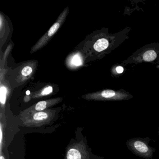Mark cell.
Masks as SVG:
<instances>
[{
  "instance_id": "cell-6",
  "label": "cell",
  "mask_w": 159,
  "mask_h": 159,
  "mask_svg": "<svg viewBox=\"0 0 159 159\" xmlns=\"http://www.w3.org/2000/svg\"><path fill=\"white\" fill-rule=\"evenodd\" d=\"M62 100V98H57L39 101L22 111L20 113L21 119H23L34 112L46 110L48 108L58 104Z\"/></svg>"
},
{
  "instance_id": "cell-13",
  "label": "cell",
  "mask_w": 159,
  "mask_h": 159,
  "mask_svg": "<svg viewBox=\"0 0 159 159\" xmlns=\"http://www.w3.org/2000/svg\"><path fill=\"white\" fill-rule=\"evenodd\" d=\"M2 124H1V126H0V144H1V146H0V148H1V154L2 153Z\"/></svg>"
},
{
  "instance_id": "cell-16",
  "label": "cell",
  "mask_w": 159,
  "mask_h": 159,
  "mask_svg": "<svg viewBox=\"0 0 159 159\" xmlns=\"http://www.w3.org/2000/svg\"><path fill=\"white\" fill-rule=\"evenodd\" d=\"M158 133H159V131H158Z\"/></svg>"
},
{
  "instance_id": "cell-3",
  "label": "cell",
  "mask_w": 159,
  "mask_h": 159,
  "mask_svg": "<svg viewBox=\"0 0 159 159\" xmlns=\"http://www.w3.org/2000/svg\"><path fill=\"white\" fill-rule=\"evenodd\" d=\"M128 149L135 155L145 159H152L155 149L151 147L147 140L141 138H134L127 140Z\"/></svg>"
},
{
  "instance_id": "cell-12",
  "label": "cell",
  "mask_w": 159,
  "mask_h": 159,
  "mask_svg": "<svg viewBox=\"0 0 159 159\" xmlns=\"http://www.w3.org/2000/svg\"><path fill=\"white\" fill-rule=\"evenodd\" d=\"M71 63L73 66H79L82 65V60L81 57L79 54H76L73 56L71 58Z\"/></svg>"
},
{
  "instance_id": "cell-9",
  "label": "cell",
  "mask_w": 159,
  "mask_h": 159,
  "mask_svg": "<svg viewBox=\"0 0 159 159\" xmlns=\"http://www.w3.org/2000/svg\"><path fill=\"white\" fill-rule=\"evenodd\" d=\"M53 87L52 86H47L38 92L33 93L31 96V98H39L51 94L53 92Z\"/></svg>"
},
{
  "instance_id": "cell-7",
  "label": "cell",
  "mask_w": 159,
  "mask_h": 159,
  "mask_svg": "<svg viewBox=\"0 0 159 159\" xmlns=\"http://www.w3.org/2000/svg\"><path fill=\"white\" fill-rule=\"evenodd\" d=\"M66 155L67 159H86L88 156L85 147L81 143L71 146Z\"/></svg>"
},
{
  "instance_id": "cell-11",
  "label": "cell",
  "mask_w": 159,
  "mask_h": 159,
  "mask_svg": "<svg viewBox=\"0 0 159 159\" xmlns=\"http://www.w3.org/2000/svg\"><path fill=\"white\" fill-rule=\"evenodd\" d=\"M7 89L5 86L1 84L0 88V101L2 107H4L6 103L7 98Z\"/></svg>"
},
{
  "instance_id": "cell-4",
  "label": "cell",
  "mask_w": 159,
  "mask_h": 159,
  "mask_svg": "<svg viewBox=\"0 0 159 159\" xmlns=\"http://www.w3.org/2000/svg\"><path fill=\"white\" fill-rule=\"evenodd\" d=\"M55 111L47 109L43 111L34 112L21 119L23 125L26 127H39L50 123L53 119Z\"/></svg>"
},
{
  "instance_id": "cell-15",
  "label": "cell",
  "mask_w": 159,
  "mask_h": 159,
  "mask_svg": "<svg viewBox=\"0 0 159 159\" xmlns=\"http://www.w3.org/2000/svg\"><path fill=\"white\" fill-rule=\"evenodd\" d=\"M0 159H5L4 156L2 155V153L1 154V156H0Z\"/></svg>"
},
{
  "instance_id": "cell-8",
  "label": "cell",
  "mask_w": 159,
  "mask_h": 159,
  "mask_svg": "<svg viewBox=\"0 0 159 159\" xmlns=\"http://www.w3.org/2000/svg\"><path fill=\"white\" fill-rule=\"evenodd\" d=\"M118 33H116L115 35L109 38H102V39H99L93 45L94 49L98 52H103L105 50H107L108 48L110 47V44H113V45H116L118 46L120 44H118V43H121V39L113 41L111 42L110 40L114 39L115 37L117 36Z\"/></svg>"
},
{
  "instance_id": "cell-14",
  "label": "cell",
  "mask_w": 159,
  "mask_h": 159,
  "mask_svg": "<svg viewBox=\"0 0 159 159\" xmlns=\"http://www.w3.org/2000/svg\"><path fill=\"white\" fill-rule=\"evenodd\" d=\"M115 72L117 74H121L123 72L124 68L123 67L121 66H118L115 68Z\"/></svg>"
},
{
  "instance_id": "cell-5",
  "label": "cell",
  "mask_w": 159,
  "mask_h": 159,
  "mask_svg": "<svg viewBox=\"0 0 159 159\" xmlns=\"http://www.w3.org/2000/svg\"><path fill=\"white\" fill-rule=\"evenodd\" d=\"M68 12V7H67L61 13V14L58 16L56 22L50 28L49 30L46 32L39 40V41L37 42V43L33 46L30 52L31 53L35 52L37 51L40 50L48 43L54 35L57 32L58 29L64 24Z\"/></svg>"
},
{
  "instance_id": "cell-2",
  "label": "cell",
  "mask_w": 159,
  "mask_h": 159,
  "mask_svg": "<svg viewBox=\"0 0 159 159\" xmlns=\"http://www.w3.org/2000/svg\"><path fill=\"white\" fill-rule=\"evenodd\" d=\"M133 97L131 94L125 90L114 91L111 89L90 93L82 96L86 100L98 101H120L128 100Z\"/></svg>"
},
{
  "instance_id": "cell-10",
  "label": "cell",
  "mask_w": 159,
  "mask_h": 159,
  "mask_svg": "<svg viewBox=\"0 0 159 159\" xmlns=\"http://www.w3.org/2000/svg\"><path fill=\"white\" fill-rule=\"evenodd\" d=\"M34 72V68L33 66L30 65V64H28L23 67L21 71V75L20 76V79H24V80L28 79L32 75Z\"/></svg>"
},
{
  "instance_id": "cell-1",
  "label": "cell",
  "mask_w": 159,
  "mask_h": 159,
  "mask_svg": "<svg viewBox=\"0 0 159 159\" xmlns=\"http://www.w3.org/2000/svg\"><path fill=\"white\" fill-rule=\"evenodd\" d=\"M159 59V43H153L139 49L124 63L153 62Z\"/></svg>"
}]
</instances>
